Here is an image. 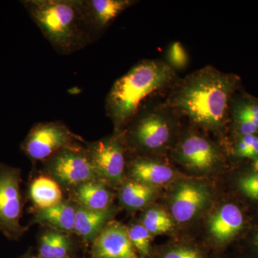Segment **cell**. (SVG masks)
I'll use <instances>...</instances> for the list:
<instances>
[{
    "mask_svg": "<svg viewBox=\"0 0 258 258\" xmlns=\"http://www.w3.org/2000/svg\"><path fill=\"white\" fill-rule=\"evenodd\" d=\"M122 132L86 143L88 159L98 178L107 184H119L123 179L125 158Z\"/></svg>",
    "mask_w": 258,
    "mask_h": 258,
    "instance_id": "cell-8",
    "label": "cell"
},
{
    "mask_svg": "<svg viewBox=\"0 0 258 258\" xmlns=\"http://www.w3.org/2000/svg\"><path fill=\"white\" fill-rule=\"evenodd\" d=\"M92 258H140L129 239L128 228L111 221L92 242Z\"/></svg>",
    "mask_w": 258,
    "mask_h": 258,
    "instance_id": "cell-9",
    "label": "cell"
},
{
    "mask_svg": "<svg viewBox=\"0 0 258 258\" xmlns=\"http://www.w3.org/2000/svg\"><path fill=\"white\" fill-rule=\"evenodd\" d=\"M88 25L95 35L106 30L123 12L136 4L134 0H82Z\"/></svg>",
    "mask_w": 258,
    "mask_h": 258,
    "instance_id": "cell-12",
    "label": "cell"
},
{
    "mask_svg": "<svg viewBox=\"0 0 258 258\" xmlns=\"http://www.w3.org/2000/svg\"><path fill=\"white\" fill-rule=\"evenodd\" d=\"M142 224L152 235L166 233L174 227V222L170 216L159 208L147 210L142 217Z\"/></svg>",
    "mask_w": 258,
    "mask_h": 258,
    "instance_id": "cell-21",
    "label": "cell"
},
{
    "mask_svg": "<svg viewBox=\"0 0 258 258\" xmlns=\"http://www.w3.org/2000/svg\"><path fill=\"white\" fill-rule=\"evenodd\" d=\"M23 4L58 53L71 55L96 37L86 20L82 0H27Z\"/></svg>",
    "mask_w": 258,
    "mask_h": 258,
    "instance_id": "cell-3",
    "label": "cell"
},
{
    "mask_svg": "<svg viewBox=\"0 0 258 258\" xmlns=\"http://www.w3.org/2000/svg\"><path fill=\"white\" fill-rule=\"evenodd\" d=\"M44 163L47 175L66 188L73 189L88 181L100 179L88 159L86 147L79 143L61 149Z\"/></svg>",
    "mask_w": 258,
    "mask_h": 258,
    "instance_id": "cell-6",
    "label": "cell"
},
{
    "mask_svg": "<svg viewBox=\"0 0 258 258\" xmlns=\"http://www.w3.org/2000/svg\"><path fill=\"white\" fill-rule=\"evenodd\" d=\"M84 141L58 121L43 122L34 125L21 145L31 160L45 161L56 152Z\"/></svg>",
    "mask_w": 258,
    "mask_h": 258,
    "instance_id": "cell-7",
    "label": "cell"
},
{
    "mask_svg": "<svg viewBox=\"0 0 258 258\" xmlns=\"http://www.w3.org/2000/svg\"><path fill=\"white\" fill-rule=\"evenodd\" d=\"M210 192L204 185L184 181L176 186L171 200V211L176 221L186 222L208 204Z\"/></svg>",
    "mask_w": 258,
    "mask_h": 258,
    "instance_id": "cell-11",
    "label": "cell"
},
{
    "mask_svg": "<svg viewBox=\"0 0 258 258\" xmlns=\"http://www.w3.org/2000/svg\"><path fill=\"white\" fill-rule=\"evenodd\" d=\"M177 81L175 70L167 62L144 60L134 66L115 81L107 96L106 114L115 132H123L149 101Z\"/></svg>",
    "mask_w": 258,
    "mask_h": 258,
    "instance_id": "cell-2",
    "label": "cell"
},
{
    "mask_svg": "<svg viewBox=\"0 0 258 258\" xmlns=\"http://www.w3.org/2000/svg\"><path fill=\"white\" fill-rule=\"evenodd\" d=\"M155 187L135 180L126 181L119 192L120 203L132 210L144 208L155 198Z\"/></svg>",
    "mask_w": 258,
    "mask_h": 258,
    "instance_id": "cell-20",
    "label": "cell"
},
{
    "mask_svg": "<svg viewBox=\"0 0 258 258\" xmlns=\"http://www.w3.org/2000/svg\"><path fill=\"white\" fill-rule=\"evenodd\" d=\"M22 258H40V257H35V256L26 255V256H24V257H23Z\"/></svg>",
    "mask_w": 258,
    "mask_h": 258,
    "instance_id": "cell-29",
    "label": "cell"
},
{
    "mask_svg": "<svg viewBox=\"0 0 258 258\" xmlns=\"http://www.w3.org/2000/svg\"><path fill=\"white\" fill-rule=\"evenodd\" d=\"M239 186L246 196L258 200V172L247 174L241 178Z\"/></svg>",
    "mask_w": 258,
    "mask_h": 258,
    "instance_id": "cell-25",
    "label": "cell"
},
{
    "mask_svg": "<svg viewBox=\"0 0 258 258\" xmlns=\"http://www.w3.org/2000/svg\"><path fill=\"white\" fill-rule=\"evenodd\" d=\"M168 64L174 70L183 69L189 62L187 52L179 42H173L168 50Z\"/></svg>",
    "mask_w": 258,
    "mask_h": 258,
    "instance_id": "cell-24",
    "label": "cell"
},
{
    "mask_svg": "<svg viewBox=\"0 0 258 258\" xmlns=\"http://www.w3.org/2000/svg\"><path fill=\"white\" fill-rule=\"evenodd\" d=\"M243 222V215L238 207L227 204L212 215L209 228L215 240L224 244L235 237L242 229Z\"/></svg>",
    "mask_w": 258,
    "mask_h": 258,
    "instance_id": "cell-14",
    "label": "cell"
},
{
    "mask_svg": "<svg viewBox=\"0 0 258 258\" xmlns=\"http://www.w3.org/2000/svg\"><path fill=\"white\" fill-rule=\"evenodd\" d=\"M129 174L135 181L155 186L169 182L174 176V171L165 164L142 157L131 163Z\"/></svg>",
    "mask_w": 258,
    "mask_h": 258,
    "instance_id": "cell-17",
    "label": "cell"
},
{
    "mask_svg": "<svg viewBox=\"0 0 258 258\" xmlns=\"http://www.w3.org/2000/svg\"><path fill=\"white\" fill-rule=\"evenodd\" d=\"M129 239L140 258H152V235L142 224H135L128 228Z\"/></svg>",
    "mask_w": 258,
    "mask_h": 258,
    "instance_id": "cell-22",
    "label": "cell"
},
{
    "mask_svg": "<svg viewBox=\"0 0 258 258\" xmlns=\"http://www.w3.org/2000/svg\"><path fill=\"white\" fill-rule=\"evenodd\" d=\"M243 157L249 158V159H258V137L254 136L253 141L247 149V152L244 154Z\"/></svg>",
    "mask_w": 258,
    "mask_h": 258,
    "instance_id": "cell-26",
    "label": "cell"
},
{
    "mask_svg": "<svg viewBox=\"0 0 258 258\" xmlns=\"http://www.w3.org/2000/svg\"><path fill=\"white\" fill-rule=\"evenodd\" d=\"M176 116L164 103L144 107L130 123L131 142L142 150H160L171 141Z\"/></svg>",
    "mask_w": 258,
    "mask_h": 258,
    "instance_id": "cell-4",
    "label": "cell"
},
{
    "mask_svg": "<svg viewBox=\"0 0 258 258\" xmlns=\"http://www.w3.org/2000/svg\"><path fill=\"white\" fill-rule=\"evenodd\" d=\"M29 196L35 209H45L63 201L60 184L48 176L35 178L29 187Z\"/></svg>",
    "mask_w": 258,
    "mask_h": 258,
    "instance_id": "cell-18",
    "label": "cell"
},
{
    "mask_svg": "<svg viewBox=\"0 0 258 258\" xmlns=\"http://www.w3.org/2000/svg\"><path fill=\"white\" fill-rule=\"evenodd\" d=\"M76 205L71 200L45 209H35L32 223L40 224L52 230L76 233Z\"/></svg>",
    "mask_w": 258,
    "mask_h": 258,
    "instance_id": "cell-13",
    "label": "cell"
},
{
    "mask_svg": "<svg viewBox=\"0 0 258 258\" xmlns=\"http://www.w3.org/2000/svg\"><path fill=\"white\" fill-rule=\"evenodd\" d=\"M110 208L103 211H95L76 205V233L86 243H92L114 215Z\"/></svg>",
    "mask_w": 258,
    "mask_h": 258,
    "instance_id": "cell-16",
    "label": "cell"
},
{
    "mask_svg": "<svg viewBox=\"0 0 258 258\" xmlns=\"http://www.w3.org/2000/svg\"><path fill=\"white\" fill-rule=\"evenodd\" d=\"M254 247H255L256 250H257L258 252V234L255 236V238H254Z\"/></svg>",
    "mask_w": 258,
    "mask_h": 258,
    "instance_id": "cell-27",
    "label": "cell"
},
{
    "mask_svg": "<svg viewBox=\"0 0 258 258\" xmlns=\"http://www.w3.org/2000/svg\"><path fill=\"white\" fill-rule=\"evenodd\" d=\"M238 84L235 75L206 66L178 81L164 104L193 124L218 131L227 122Z\"/></svg>",
    "mask_w": 258,
    "mask_h": 258,
    "instance_id": "cell-1",
    "label": "cell"
},
{
    "mask_svg": "<svg viewBox=\"0 0 258 258\" xmlns=\"http://www.w3.org/2000/svg\"><path fill=\"white\" fill-rule=\"evenodd\" d=\"M254 169L258 172V159L254 161Z\"/></svg>",
    "mask_w": 258,
    "mask_h": 258,
    "instance_id": "cell-28",
    "label": "cell"
},
{
    "mask_svg": "<svg viewBox=\"0 0 258 258\" xmlns=\"http://www.w3.org/2000/svg\"><path fill=\"white\" fill-rule=\"evenodd\" d=\"M72 201L83 208L103 211L111 208L113 195L104 181L91 180L73 189Z\"/></svg>",
    "mask_w": 258,
    "mask_h": 258,
    "instance_id": "cell-15",
    "label": "cell"
},
{
    "mask_svg": "<svg viewBox=\"0 0 258 258\" xmlns=\"http://www.w3.org/2000/svg\"><path fill=\"white\" fill-rule=\"evenodd\" d=\"M21 171L7 164H0V232L9 240L20 239L28 230L20 224L24 198Z\"/></svg>",
    "mask_w": 258,
    "mask_h": 258,
    "instance_id": "cell-5",
    "label": "cell"
},
{
    "mask_svg": "<svg viewBox=\"0 0 258 258\" xmlns=\"http://www.w3.org/2000/svg\"><path fill=\"white\" fill-rule=\"evenodd\" d=\"M176 157L185 166L197 171H208L220 161L218 148L197 134H188L176 151Z\"/></svg>",
    "mask_w": 258,
    "mask_h": 258,
    "instance_id": "cell-10",
    "label": "cell"
},
{
    "mask_svg": "<svg viewBox=\"0 0 258 258\" xmlns=\"http://www.w3.org/2000/svg\"><path fill=\"white\" fill-rule=\"evenodd\" d=\"M157 258H208L201 249L191 245H176L168 247Z\"/></svg>",
    "mask_w": 258,
    "mask_h": 258,
    "instance_id": "cell-23",
    "label": "cell"
},
{
    "mask_svg": "<svg viewBox=\"0 0 258 258\" xmlns=\"http://www.w3.org/2000/svg\"><path fill=\"white\" fill-rule=\"evenodd\" d=\"M73 246L69 234L49 229L40 236L39 257L69 258Z\"/></svg>",
    "mask_w": 258,
    "mask_h": 258,
    "instance_id": "cell-19",
    "label": "cell"
}]
</instances>
